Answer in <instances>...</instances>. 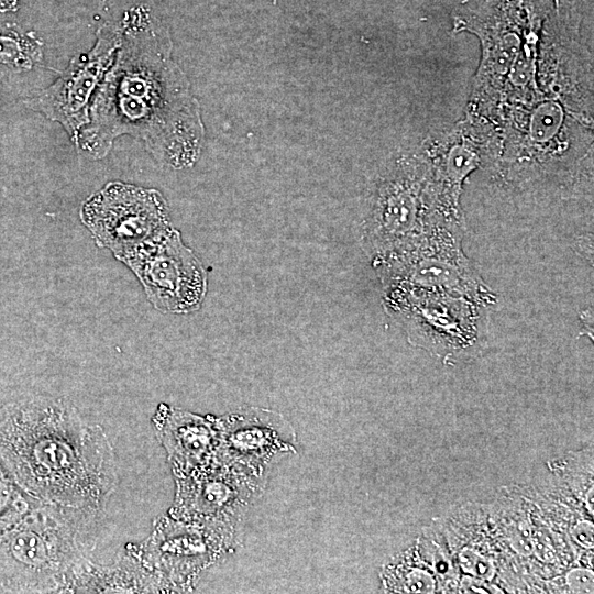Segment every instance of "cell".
Listing matches in <instances>:
<instances>
[{
	"instance_id": "6da1fadb",
	"label": "cell",
	"mask_w": 594,
	"mask_h": 594,
	"mask_svg": "<svg viewBox=\"0 0 594 594\" xmlns=\"http://www.w3.org/2000/svg\"><path fill=\"white\" fill-rule=\"evenodd\" d=\"M120 23V45L94 94L76 147L100 160L117 138L128 134L140 139L158 163L191 167L201 153L205 128L199 102L172 57L169 32L144 4L127 10Z\"/></svg>"
},
{
	"instance_id": "7a4b0ae2",
	"label": "cell",
	"mask_w": 594,
	"mask_h": 594,
	"mask_svg": "<svg viewBox=\"0 0 594 594\" xmlns=\"http://www.w3.org/2000/svg\"><path fill=\"white\" fill-rule=\"evenodd\" d=\"M0 463L35 501L103 510L118 484L112 444L100 425L64 399H20L0 409Z\"/></svg>"
},
{
	"instance_id": "3957f363",
	"label": "cell",
	"mask_w": 594,
	"mask_h": 594,
	"mask_svg": "<svg viewBox=\"0 0 594 594\" xmlns=\"http://www.w3.org/2000/svg\"><path fill=\"white\" fill-rule=\"evenodd\" d=\"M101 510L35 503L0 535V586L65 593L90 562Z\"/></svg>"
},
{
	"instance_id": "277c9868",
	"label": "cell",
	"mask_w": 594,
	"mask_h": 594,
	"mask_svg": "<svg viewBox=\"0 0 594 594\" xmlns=\"http://www.w3.org/2000/svg\"><path fill=\"white\" fill-rule=\"evenodd\" d=\"M464 221L438 218L409 246L371 261L382 286L407 285L468 298L483 308L497 296L462 249Z\"/></svg>"
},
{
	"instance_id": "5b68a950",
	"label": "cell",
	"mask_w": 594,
	"mask_h": 594,
	"mask_svg": "<svg viewBox=\"0 0 594 594\" xmlns=\"http://www.w3.org/2000/svg\"><path fill=\"white\" fill-rule=\"evenodd\" d=\"M437 218L426 163L399 160L376 179L359 223L361 248L371 261L417 241ZM447 219V218H446Z\"/></svg>"
},
{
	"instance_id": "8992f818",
	"label": "cell",
	"mask_w": 594,
	"mask_h": 594,
	"mask_svg": "<svg viewBox=\"0 0 594 594\" xmlns=\"http://www.w3.org/2000/svg\"><path fill=\"white\" fill-rule=\"evenodd\" d=\"M382 287L385 311L404 327L413 345L448 358L479 341L485 308L474 301L407 285Z\"/></svg>"
},
{
	"instance_id": "52a82bcc",
	"label": "cell",
	"mask_w": 594,
	"mask_h": 594,
	"mask_svg": "<svg viewBox=\"0 0 594 594\" xmlns=\"http://www.w3.org/2000/svg\"><path fill=\"white\" fill-rule=\"evenodd\" d=\"M80 219L95 242L120 262L170 227L168 206L158 190L118 180L82 202Z\"/></svg>"
},
{
	"instance_id": "ba28073f",
	"label": "cell",
	"mask_w": 594,
	"mask_h": 594,
	"mask_svg": "<svg viewBox=\"0 0 594 594\" xmlns=\"http://www.w3.org/2000/svg\"><path fill=\"white\" fill-rule=\"evenodd\" d=\"M122 262L136 275L158 311L184 315L200 308L207 293V272L172 226Z\"/></svg>"
},
{
	"instance_id": "9c48e42d",
	"label": "cell",
	"mask_w": 594,
	"mask_h": 594,
	"mask_svg": "<svg viewBox=\"0 0 594 594\" xmlns=\"http://www.w3.org/2000/svg\"><path fill=\"white\" fill-rule=\"evenodd\" d=\"M174 479L170 516L233 535L266 482V475L219 461Z\"/></svg>"
},
{
	"instance_id": "30bf717a",
	"label": "cell",
	"mask_w": 594,
	"mask_h": 594,
	"mask_svg": "<svg viewBox=\"0 0 594 594\" xmlns=\"http://www.w3.org/2000/svg\"><path fill=\"white\" fill-rule=\"evenodd\" d=\"M237 536L170 516L155 520L141 544L139 558L164 592L191 590L199 572L233 550Z\"/></svg>"
},
{
	"instance_id": "8fae6325",
	"label": "cell",
	"mask_w": 594,
	"mask_h": 594,
	"mask_svg": "<svg viewBox=\"0 0 594 594\" xmlns=\"http://www.w3.org/2000/svg\"><path fill=\"white\" fill-rule=\"evenodd\" d=\"M121 34L120 20L101 24L94 46L75 56L52 85L24 101L28 108L58 122L75 145L89 122L94 94L112 64Z\"/></svg>"
},
{
	"instance_id": "7c38bea8",
	"label": "cell",
	"mask_w": 594,
	"mask_h": 594,
	"mask_svg": "<svg viewBox=\"0 0 594 594\" xmlns=\"http://www.w3.org/2000/svg\"><path fill=\"white\" fill-rule=\"evenodd\" d=\"M218 418L219 462L266 475L272 463L297 452L296 432L277 411L248 407Z\"/></svg>"
},
{
	"instance_id": "4fadbf2b",
	"label": "cell",
	"mask_w": 594,
	"mask_h": 594,
	"mask_svg": "<svg viewBox=\"0 0 594 594\" xmlns=\"http://www.w3.org/2000/svg\"><path fill=\"white\" fill-rule=\"evenodd\" d=\"M152 424L174 476L190 473L217 461L220 439L218 417L200 416L160 404Z\"/></svg>"
},
{
	"instance_id": "5bb4252c",
	"label": "cell",
	"mask_w": 594,
	"mask_h": 594,
	"mask_svg": "<svg viewBox=\"0 0 594 594\" xmlns=\"http://www.w3.org/2000/svg\"><path fill=\"white\" fill-rule=\"evenodd\" d=\"M67 593H144L164 592L157 579L142 564L136 546L125 547V552L111 565L88 562L66 588Z\"/></svg>"
},
{
	"instance_id": "9a60e30c",
	"label": "cell",
	"mask_w": 594,
	"mask_h": 594,
	"mask_svg": "<svg viewBox=\"0 0 594 594\" xmlns=\"http://www.w3.org/2000/svg\"><path fill=\"white\" fill-rule=\"evenodd\" d=\"M43 59V41L34 32L11 25L0 33V68L13 73L32 69Z\"/></svg>"
},
{
	"instance_id": "2e32d148",
	"label": "cell",
	"mask_w": 594,
	"mask_h": 594,
	"mask_svg": "<svg viewBox=\"0 0 594 594\" xmlns=\"http://www.w3.org/2000/svg\"><path fill=\"white\" fill-rule=\"evenodd\" d=\"M37 502L21 491L0 463V535Z\"/></svg>"
},
{
	"instance_id": "e0dca14e",
	"label": "cell",
	"mask_w": 594,
	"mask_h": 594,
	"mask_svg": "<svg viewBox=\"0 0 594 594\" xmlns=\"http://www.w3.org/2000/svg\"><path fill=\"white\" fill-rule=\"evenodd\" d=\"M19 0H0V12H13L18 10Z\"/></svg>"
}]
</instances>
